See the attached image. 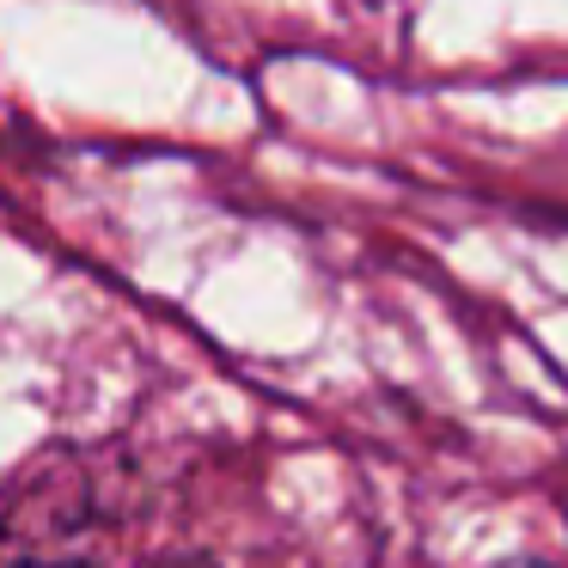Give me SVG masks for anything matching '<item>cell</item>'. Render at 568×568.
<instances>
[{
    "label": "cell",
    "mask_w": 568,
    "mask_h": 568,
    "mask_svg": "<svg viewBox=\"0 0 568 568\" xmlns=\"http://www.w3.org/2000/svg\"><path fill=\"white\" fill-rule=\"evenodd\" d=\"M104 489L99 465L80 453L38 458L26 483L13 489L7 514H0V550L26 568H74L104 550Z\"/></svg>",
    "instance_id": "cell-1"
},
{
    "label": "cell",
    "mask_w": 568,
    "mask_h": 568,
    "mask_svg": "<svg viewBox=\"0 0 568 568\" xmlns=\"http://www.w3.org/2000/svg\"><path fill=\"white\" fill-rule=\"evenodd\" d=\"M495 568H556V562H544V556H501Z\"/></svg>",
    "instance_id": "cell-2"
},
{
    "label": "cell",
    "mask_w": 568,
    "mask_h": 568,
    "mask_svg": "<svg viewBox=\"0 0 568 568\" xmlns=\"http://www.w3.org/2000/svg\"><path fill=\"white\" fill-rule=\"evenodd\" d=\"M160 568H214V562H196V556H184V562H160Z\"/></svg>",
    "instance_id": "cell-3"
}]
</instances>
